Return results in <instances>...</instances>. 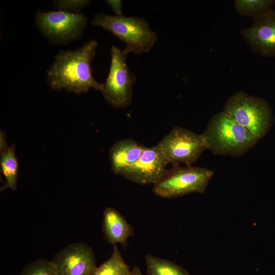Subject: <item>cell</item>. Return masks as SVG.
Segmentation results:
<instances>
[{
  "instance_id": "3",
  "label": "cell",
  "mask_w": 275,
  "mask_h": 275,
  "mask_svg": "<svg viewBox=\"0 0 275 275\" xmlns=\"http://www.w3.org/2000/svg\"><path fill=\"white\" fill-rule=\"evenodd\" d=\"M91 24L101 28L121 40L123 52L140 54L149 52L157 40V36L143 17L111 15L104 12L96 14Z\"/></svg>"
},
{
  "instance_id": "16",
  "label": "cell",
  "mask_w": 275,
  "mask_h": 275,
  "mask_svg": "<svg viewBox=\"0 0 275 275\" xmlns=\"http://www.w3.org/2000/svg\"><path fill=\"white\" fill-rule=\"evenodd\" d=\"M129 266L125 262L116 245L108 259L97 267L92 275H129Z\"/></svg>"
},
{
  "instance_id": "7",
  "label": "cell",
  "mask_w": 275,
  "mask_h": 275,
  "mask_svg": "<svg viewBox=\"0 0 275 275\" xmlns=\"http://www.w3.org/2000/svg\"><path fill=\"white\" fill-rule=\"evenodd\" d=\"M111 56L110 68L101 93L112 106L124 108L132 101L133 86L137 78L130 70L126 63L127 55L123 49L112 45Z\"/></svg>"
},
{
  "instance_id": "13",
  "label": "cell",
  "mask_w": 275,
  "mask_h": 275,
  "mask_svg": "<svg viewBox=\"0 0 275 275\" xmlns=\"http://www.w3.org/2000/svg\"><path fill=\"white\" fill-rule=\"evenodd\" d=\"M145 146L131 139L116 142L109 151L112 170L116 175L133 164L142 155Z\"/></svg>"
},
{
  "instance_id": "12",
  "label": "cell",
  "mask_w": 275,
  "mask_h": 275,
  "mask_svg": "<svg viewBox=\"0 0 275 275\" xmlns=\"http://www.w3.org/2000/svg\"><path fill=\"white\" fill-rule=\"evenodd\" d=\"M102 230L107 242L120 243L124 248L128 238L133 235L132 227L118 211L110 207L103 212Z\"/></svg>"
},
{
  "instance_id": "9",
  "label": "cell",
  "mask_w": 275,
  "mask_h": 275,
  "mask_svg": "<svg viewBox=\"0 0 275 275\" xmlns=\"http://www.w3.org/2000/svg\"><path fill=\"white\" fill-rule=\"evenodd\" d=\"M51 262L58 275H92L97 267L92 249L78 242L57 253Z\"/></svg>"
},
{
  "instance_id": "10",
  "label": "cell",
  "mask_w": 275,
  "mask_h": 275,
  "mask_svg": "<svg viewBox=\"0 0 275 275\" xmlns=\"http://www.w3.org/2000/svg\"><path fill=\"white\" fill-rule=\"evenodd\" d=\"M168 164L163 155L155 146L145 147L140 157L119 175L139 184L154 185L168 171L166 168Z\"/></svg>"
},
{
  "instance_id": "2",
  "label": "cell",
  "mask_w": 275,
  "mask_h": 275,
  "mask_svg": "<svg viewBox=\"0 0 275 275\" xmlns=\"http://www.w3.org/2000/svg\"><path fill=\"white\" fill-rule=\"evenodd\" d=\"M202 134L208 149L222 155H241L259 140L224 111L210 118Z\"/></svg>"
},
{
  "instance_id": "18",
  "label": "cell",
  "mask_w": 275,
  "mask_h": 275,
  "mask_svg": "<svg viewBox=\"0 0 275 275\" xmlns=\"http://www.w3.org/2000/svg\"><path fill=\"white\" fill-rule=\"evenodd\" d=\"M20 275H58L51 261L39 259L26 265Z\"/></svg>"
},
{
  "instance_id": "14",
  "label": "cell",
  "mask_w": 275,
  "mask_h": 275,
  "mask_svg": "<svg viewBox=\"0 0 275 275\" xmlns=\"http://www.w3.org/2000/svg\"><path fill=\"white\" fill-rule=\"evenodd\" d=\"M1 171L6 179V183L1 187L0 191L10 188L12 190L17 187L19 163L16 155L15 145L13 144L1 155L0 159Z\"/></svg>"
},
{
  "instance_id": "17",
  "label": "cell",
  "mask_w": 275,
  "mask_h": 275,
  "mask_svg": "<svg viewBox=\"0 0 275 275\" xmlns=\"http://www.w3.org/2000/svg\"><path fill=\"white\" fill-rule=\"evenodd\" d=\"M275 1L236 0L234 7L240 15L253 18L272 10Z\"/></svg>"
},
{
  "instance_id": "22",
  "label": "cell",
  "mask_w": 275,
  "mask_h": 275,
  "mask_svg": "<svg viewBox=\"0 0 275 275\" xmlns=\"http://www.w3.org/2000/svg\"><path fill=\"white\" fill-rule=\"evenodd\" d=\"M129 275H143L142 272L138 266H135L130 270Z\"/></svg>"
},
{
  "instance_id": "19",
  "label": "cell",
  "mask_w": 275,
  "mask_h": 275,
  "mask_svg": "<svg viewBox=\"0 0 275 275\" xmlns=\"http://www.w3.org/2000/svg\"><path fill=\"white\" fill-rule=\"evenodd\" d=\"M92 2L89 0H56L53 4L59 11L76 13H80V11L89 6Z\"/></svg>"
},
{
  "instance_id": "5",
  "label": "cell",
  "mask_w": 275,
  "mask_h": 275,
  "mask_svg": "<svg viewBox=\"0 0 275 275\" xmlns=\"http://www.w3.org/2000/svg\"><path fill=\"white\" fill-rule=\"evenodd\" d=\"M213 176L212 170L198 167L173 166L154 185L153 192L163 198H177L198 193H205Z\"/></svg>"
},
{
  "instance_id": "4",
  "label": "cell",
  "mask_w": 275,
  "mask_h": 275,
  "mask_svg": "<svg viewBox=\"0 0 275 275\" xmlns=\"http://www.w3.org/2000/svg\"><path fill=\"white\" fill-rule=\"evenodd\" d=\"M223 111L259 140L266 135L273 122L272 109L268 103L244 92L229 97Z\"/></svg>"
},
{
  "instance_id": "15",
  "label": "cell",
  "mask_w": 275,
  "mask_h": 275,
  "mask_svg": "<svg viewBox=\"0 0 275 275\" xmlns=\"http://www.w3.org/2000/svg\"><path fill=\"white\" fill-rule=\"evenodd\" d=\"M145 260L149 275H190L182 266L168 260L151 254H147Z\"/></svg>"
},
{
  "instance_id": "1",
  "label": "cell",
  "mask_w": 275,
  "mask_h": 275,
  "mask_svg": "<svg viewBox=\"0 0 275 275\" xmlns=\"http://www.w3.org/2000/svg\"><path fill=\"white\" fill-rule=\"evenodd\" d=\"M98 45V42L92 39L76 50L59 51L46 71L50 88L76 94L86 93L91 88L102 92L103 84L94 78L91 67Z\"/></svg>"
},
{
  "instance_id": "21",
  "label": "cell",
  "mask_w": 275,
  "mask_h": 275,
  "mask_svg": "<svg viewBox=\"0 0 275 275\" xmlns=\"http://www.w3.org/2000/svg\"><path fill=\"white\" fill-rule=\"evenodd\" d=\"M9 148L8 146L6 140V132L1 130L0 131V153L1 155L5 153Z\"/></svg>"
},
{
  "instance_id": "8",
  "label": "cell",
  "mask_w": 275,
  "mask_h": 275,
  "mask_svg": "<svg viewBox=\"0 0 275 275\" xmlns=\"http://www.w3.org/2000/svg\"><path fill=\"white\" fill-rule=\"evenodd\" d=\"M155 146L173 166L180 163L191 166L208 149L202 133L178 126L173 128Z\"/></svg>"
},
{
  "instance_id": "11",
  "label": "cell",
  "mask_w": 275,
  "mask_h": 275,
  "mask_svg": "<svg viewBox=\"0 0 275 275\" xmlns=\"http://www.w3.org/2000/svg\"><path fill=\"white\" fill-rule=\"evenodd\" d=\"M247 44L261 56L275 57V10L254 18L253 23L241 31Z\"/></svg>"
},
{
  "instance_id": "20",
  "label": "cell",
  "mask_w": 275,
  "mask_h": 275,
  "mask_svg": "<svg viewBox=\"0 0 275 275\" xmlns=\"http://www.w3.org/2000/svg\"><path fill=\"white\" fill-rule=\"evenodd\" d=\"M107 5L117 16H123L122 13V2L120 0H107Z\"/></svg>"
},
{
  "instance_id": "6",
  "label": "cell",
  "mask_w": 275,
  "mask_h": 275,
  "mask_svg": "<svg viewBox=\"0 0 275 275\" xmlns=\"http://www.w3.org/2000/svg\"><path fill=\"white\" fill-rule=\"evenodd\" d=\"M35 23L38 31L50 43L63 45L79 39L88 23L81 13L38 11Z\"/></svg>"
}]
</instances>
